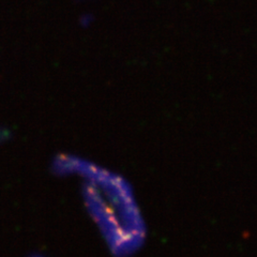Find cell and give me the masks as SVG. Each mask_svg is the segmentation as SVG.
<instances>
[{"mask_svg": "<svg viewBox=\"0 0 257 257\" xmlns=\"http://www.w3.org/2000/svg\"><path fill=\"white\" fill-rule=\"evenodd\" d=\"M51 172L77 178L80 198L111 257H134L148 240V224L132 183L116 171L73 154L56 155Z\"/></svg>", "mask_w": 257, "mask_h": 257, "instance_id": "6da1fadb", "label": "cell"}]
</instances>
